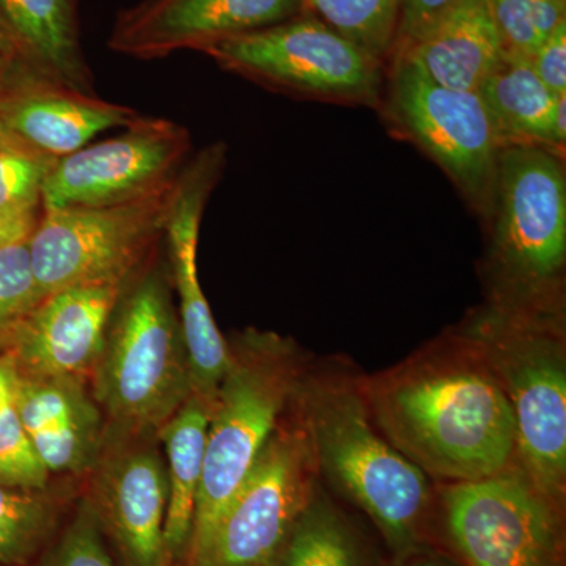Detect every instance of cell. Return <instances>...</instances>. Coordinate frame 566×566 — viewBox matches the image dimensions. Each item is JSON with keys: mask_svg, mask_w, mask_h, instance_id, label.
<instances>
[{"mask_svg": "<svg viewBox=\"0 0 566 566\" xmlns=\"http://www.w3.org/2000/svg\"><path fill=\"white\" fill-rule=\"evenodd\" d=\"M363 389L379 431L434 483L474 482L516 464L509 398L455 327L400 364L363 375Z\"/></svg>", "mask_w": 566, "mask_h": 566, "instance_id": "obj_1", "label": "cell"}, {"mask_svg": "<svg viewBox=\"0 0 566 566\" xmlns=\"http://www.w3.org/2000/svg\"><path fill=\"white\" fill-rule=\"evenodd\" d=\"M294 411L319 479L375 524L395 562L430 549L436 483L376 427L363 375L346 365H308Z\"/></svg>", "mask_w": 566, "mask_h": 566, "instance_id": "obj_2", "label": "cell"}, {"mask_svg": "<svg viewBox=\"0 0 566 566\" xmlns=\"http://www.w3.org/2000/svg\"><path fill=\"white\" fill-rule=\"evenodd\" d=\"M155 252L123 286L88 379L106 438L158 436L192 395L169 268Z\"/></svg>", "mask_w": 566, "mask_h": 566, "instance_id": "obj_3", "label": "cell"}, {"mask_svg": "<svg viewBox=\"0 0 566 566\" xmlns=\"http://www.w3.org/2000/svg\"><path fill=\"white\" fill-rule=\"evenodd\" d=\"M482 281L485 303L509 311L565 314L566 170L564 156L536 145H504Z\"/></svg>", "mask_w": 566, "mask_h": 566, "instance_id": "obj_4", "label": "cell"}, {"mask_svg": "<svg viewBox=\"0 0 566 566\" xmlns=\"http://www.w3.org/2000/svg\"><path fill=\"white\" fill-rule=\"evenodd\" d=\"M230 365L211 405L203 474L182 566L207 549L230 501L292 408L308 364L292 338L249 327L229 340Z\"/></svg>", "mask_w": 566, "mask_h": 566, "instance_id": "obj_5", "label": "cell"}, {"mask_svg": "<svg viewBox=\"0 0 566 566\" xmlns=\"http://www.w3.org/2000/svg\"><path fill=\"white\" fill-rule=\"evenodd\" d=\"M479 348L512 406L516 464L566 506V316L483 303L455 326Z\"/></svg>", "mask_w": 566, "mask_h": 566, "instance_id": "obj_6", "label": "cell"}, {"mask_svg": "<svg viewBox=\"0 0 566 566\" xmlns=\"http://www.w3.org/2000/svg\"><path fill=\"white\" fill-rule=\"evenodd\" d=\"M434 521L463 566H565V505L517 465L436 483Z\"/></svg>", "mask_w": 566, "mask_h": 566, "instance_id": "obj_7", "label": "cell"}, {"mask_svg": "<svg viewBox=\"0 0 566 566\" xmlns=\"http://www.w3.org/2000/svg\"><path fill=\"white\" fill-rule=\"evenodd\" d=\"M378 112L394 136L411 142L444 170L485 223L502 145L479 92L444 87L411 59L397 55L387 63Z\"/></svg>", "mask_w": 566, "mask_h": 566, "instance_id": "obj_8", "label": "cell"}, {"mask_svg": "<svg viewBox=\"0 0 566 566\" xmlns=\"http://www.w3.org/2000/svg\"><path fill=\"white\" fill-rule=\"evenodd\" d=\"M203 54L237 76L294 98L378 111L385 91L386 66L311 11L221 41Z\"/></svg>", "mask_w": 566, "mask_h": 566, "instance_id": "obj_9", "label": "cell"}, {"mask_svg": "<svg viewBox=\"0 0 566 566\" xmlns=\"http://www.w3.org/2000/svg\"><path fill=\"white\" fill-rule=\"evenodd\" d=\"M175 188L177 181L111 207L41 211L28 241L41 300L70 286L128 281L158 248Z\"/></svg>", "mask_w": 566, "mask_h": 566, "instance_id": "obj_10", "label": "cell"}, {"mask_svg": "<svg viewBox=\"0 0 566 566\" xmlns=\"http://www.w3.org/2000/svg\"><path fill=\"white\" fill-rule=\"evenodd\" d=\"M318 485L311 442L292 405L192 566L266 565Z\"/></svg>", "mask_w": 566, "mask_h": 566, "instance_id": "obj_11", "label": "cell"}, {"mask_svg": "<svg viewBox=\"0 0 566 566\" xmlns=\"http://www.w3.org/2000/svg\"><path fill=\"white\" fill-rule=\"evenodd\" d=\"M191 156V134L185 126L142 115L118 136L59 159L41 189V210L144 199L174 185Z\"/></svg>", "mask_w": 566, "mask_h": 566, "instance_id": "obj_12", "label": "cell"}, {"mask_svg": "<svg viewBox=\"0 0 566 566\" xmlns=\"http://www.w3.org/2000/svg\"><path fill=\"white\" fill-rule=\"evenodd\" d=\"M226 164L227 147L222 142H216L191 156L178 175L163 237L170 281L178 293L177 311L191 367L192 394L210 403L229 370L230 348L229 340L212 318L210 304L200 285L197 248L205 208L221 180Z\"/></svg>", "mask_w": 566, "mask_h": 566, "instance_id": "obj_13", "label": "cell"}, {"mask_svg": "<svg viewBox=\"0 0 566 566\" xmlns=\"http://www.w3.org/2000/svg\"><path fill=\"white\" fill-rule=\"evenodd\" d=\"M88 476L96 520L117 566H172L166 546L169 488L158 436L106 438Z\"/></svg>", "mask_w": 566, "mask_h": 566, "instance_id": "obj_14", "label": "cell"}, {"mask_svg": "<svg viewBox=\"0 0 566 566\" xmlns=\"http://www.w3.org/2000/svg\"><path fill=\"white\" fill-rule=\"evenodd\" d=\"M307 11L305 0H140L118 13L109 48L137 61L200 51Z\"/></svg>", "mask_w": 566, "mask_h": 566, "instance_id": "obj_15", "label": "cell"}, {"mask_svg": "<svg viewBox=\"0 0 566 566\" xmlns=\"http://www.w3.org/2000/svg\"><path fill=\"white\" fill-rule=\"evenodd\" d=\"M139 112L104 102L28 62L7 59L0 73V118L13 139L61 159L81 150L96 134L128 128Z\"/></svg>", "mask_w": 566, "mask_h": 566, "instance_id": "obj_16", "label": "cell"}, {"mask_svg": "<svg viewBox=\"0 0 566 566\" xmlns=\"http://www.w3.org/2000/svg\"><path fill=\"white\" fill-rule=\"evenodd\" d=\"M128 281L70 286L41 300L3 352L13 359L18 375L88 382Z\"/></svg>", "mask_w": 566, "mask_h": 566, "instance_id": "obj_17", "label": "cell"}, {"mask_svg": "<svg viewBox=\"0 0 566 566\" xmlns=\"http://www.w3.org/2000/svg\"><path fill=\"white\" fill-rule=\"evenodd\" d=\"M14 408L51 476L91 474L106 444V419L87 381L18 375Z\"/></svg>", "mask_w": 566, "mask_h": 566, "instance_id": "obj_18", "label": "cell"}, {"mask_svg": "<svg viewBox=\"0 0 566 566\" xmlns=\"http://www.w3.org/2000/svg\"><path fill=\"white\" fill-rule=\"evenodd\" d=\"M398 55L411 59L444 87L476 92L501 62L504 48L488 0H457Z\"/></svg>", "mask_w": 566, "mask_h": 566, "instance_id": "obj_19", "label": "cell"}, {"mask_svg": "<svg viewBox=\"0 0 566 566\" xmlns=\"http://www.w3.org/2000/svg\"><path fill=\"white\" fill-rule=\"evenodd\" d=\"M211 405L192 394L158 431L169 488L166 546L172 566H182L191 539Z\"/></svg>", "mask_w": 566, "mask_h": 566, "instance_id": "obj_20", "label": "cell"}, {"mask_svg": "<svg viewBox=\"0 0 566 566\" xmlns=\"http://www.w3.org/2000/svg\"><path fill=\"white\" fill-rule=\"evenodd\" d=\"M495 136L504 145H536L564 156L556 139L554 95L536 76L531 62L520 55H502L501 62L480 85Z\"/></svg>", "mask_w": 566, "mask_h": 566, "instance_id": "obj_21", "label": "cell"}, {"mask_svg": "<svg viewBox=\"0 0 566 566\" xmlns=\"http://www.w3.org/2000/svg\"><path fill=\"white\" fill-rule=\"evenodd\" d=\"M0 13L24 44L32 66L93 93L92 73L82 51L77 0H0Z\"/></svg>", "mask_w": 566, "mask_h": 566, "instance_id": "obj_22", "label": "cell"}, {"mask_svg": "<svg viewBox=\"0 0 566 566\" xmlns=\"http://www.w3.org/2000/svg\"><path fill=\"white\" fill-rule=\"evenodd\" d=\"M264 566H370V558L359 532L319 483L303 515Z\"/></svg>", "mask_w": 566, "mask_h": 566, "instance_id": "obj_23", "label": "cell"}, {"mask_svg": "<svg viewBox=\"0 0 566 566\" xmlns=\"http://www.w3.org/2000/svg\"><path fill=\"white\" fill-rule=\"evenodd\" d=\"M70 491L0 483V566H31L63 526Z\"/></svg>", "mask_w": 566, "mask_h": 566, "instance_id": "obj_24", "label": "cell"}, {"mask_svg": "<svg viewBox=\"0 0 566 566\" xmlns=\"http://www.w3.org/2000/svg\"><path fill=\"white\" fill-rule=\"evenodd\" d=\"M307 11L387 69L403 0H305Z\"/></svg>", "mask_w": 566, "mask_h": 566, "instance_id": "obj_25", "label": "cell"}, {"mask_svg": "<svg viewBox=\"0 0 566 566\" xmlns=\"http://www.w3.org/2000/svg\"><path fill=\"white\" fill-rule=\"evenodd\" d=\"M506 54L531 59L562 22L566 0H488Z\"/></svg>", "mask_w": 566, "mask_h": 566, "instance_id": "obj_26", "label": "cell"}, {"mask_svg": "<svg viewBox=\"0 0 566 566\" xmlns=\"http://www.w3.org/2000/svg\"><path fill=\"white\" fill-rule=\"evenodd\" d=\"M57 161L7 134L0 142V210L41 208V189Z\"/></svg>", "mask_w": 566, "mask_h": 566, "instance_id": "obj_27", "label": "cell"}, {"mask_svg": "<svg viewBox=\"0 0 566 566\" xmlns=\"http://www.w3.org/2000/svg\"><path fill=\"white\" fill-rule=\"evenodd\" d=\"M31 566H117L85 495Z\"/></svg>", "mask_w": 566, "mask_h": 566, "instance_id": "obj_28", "label": "cell"}, {"mask_svg": "<svg viewBox=\"0 0 566 566\" xmlns=\"http://www.w3.org/2000/svg\"><path fill=\"white\" fill-rule=\"evenodd\" d=\"M40 303L28 241L0 249V353Z\"/></svg>", "mask_w": 566, "mask_h": 566, "instance_id": "obj_29", "label": "cell"}, {"mask_svg": "<svg viewBox=\"0 0 566 566\" xmlns=\"http://www.w3.org/2000/svg\"><path fill=\"white\" fill-rule=\"evenodd\" d=\"M0 483L14 488H48L51 475L41 463L14 405L0 412Z\"/></svg>", "mask_w": 566, "mask_h": 566, "instance_id": "obj_30", "label": "cell"}, {"mask_svg": "<svg viewBox=\"0 0 566 566\" xmlns=\"http://www.w3.org/2000/svg\"><path fill=\"white\" fill-rule=\"evenodd\" d=\"M455 2L457 0H403L392 57L408 50Z\"/></svg>", "mask_w": 566, "mask_h": 566, "instance_id": "obj_31", "label": "cell"}, {"mask_svg": "<svg viewBox=\"0 0 566 566\" xmlns=\"http://www.w3.org/2000/svg\"><path fill=\"white\" fill-rule=\"evenodd\" d=\"M528 62L554 95H566V21L547 36Z\"/></svg>", "mask_w": 566, "mask_h": 566, "instance_id": "obj_32", "label": "cell"}, {"mask_svg": "<svg viewBox=\"0 0 566 566\" xmlns=\"http://www.w3.org/2000/svg\"><path fill=\"white\" fill-rule=\"evenodd\" d=\"M41 208L0 210V249L29 241L40 221Z\"/></svg>", "mask_w": 566, "mask_h": 566, "instance_id": "obj_33", "label": "cell"}, {"mask_svg": "<svg viewBox=\"0 0 566 566\" xmlns=\"http://www.w3.org/2000/svg\"><path fill=\"white\" fill-rule=\"evenodd\" d=\"M18 370L13 359L7 353H0V412L14 405Z\"/></svg>", "mask_w": 566, "mask_h": 566, "instance_id": "obj_34", "label": "cell"}, {"mask_svg": "<svg viewBox=\"0 0 566 566\" xmlns=\"http://www.w3.org/2000/svg\"><path fill=\"white\" fill-rule=\"evenodd\" d=\"M0 57L18 59V61H24L31 65L24 44L18 39L17 33L10 28L9 22L3 20L2 13H0Z\"/></svg>", "mask_w": 566, "mask_h": 566, "instance_id": "obj_35", "label": "cell"}, {"mask_svg": "<svg viewBox=\"0 0 566 566\" xmlns=\"http://www.w3.org/2000/svg\"><path fill=\"white\" fill-rule=\"evenodd\" d=\"M395 564H397L395 566H460L455 562L449 560L444 556H439V554H434L430 549L405 558V560L395 562Z\"/></svg>", "mask_w": 566, "mask_h": 566, "instance_id": "obj_36", "label": "cell"}, {"mask_svg": "<svg viewBox=\"0 0 566 566\" xmlns=\"http://www.w3.org/2000/svg\"><path fill=\"white\" fill-rule=\"evenodd\" d=\"M7 59L0 57V73H2L3 63H6ZM7 133L6 129H3L2 125V118H0V142L6 139Z\"/></svg>", "mask_w": 566, "mask_h": 566, "instance_id": "obj_37", "label": "cell"}]
</instances>
